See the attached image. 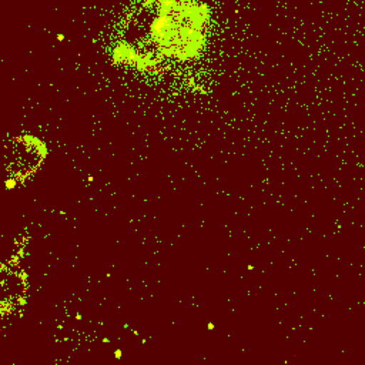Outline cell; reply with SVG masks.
I'll return each instance as SVG.
<instances>
[{"mask_svg": "<svg viewBox=\"0 0 365 365\" xmlns=\"http://www.w3.org/2000/svg\"><path fill=\"white\" fill-rule=\"evenodd\" d=\"M211 9L202 0H133L108 40L114 67L141 78L180 77L204 56Z\"/></svg>", "mask_w": 365, "mask_h": 365, "instance_id": "1", "label": "cell"}]
</instances>
